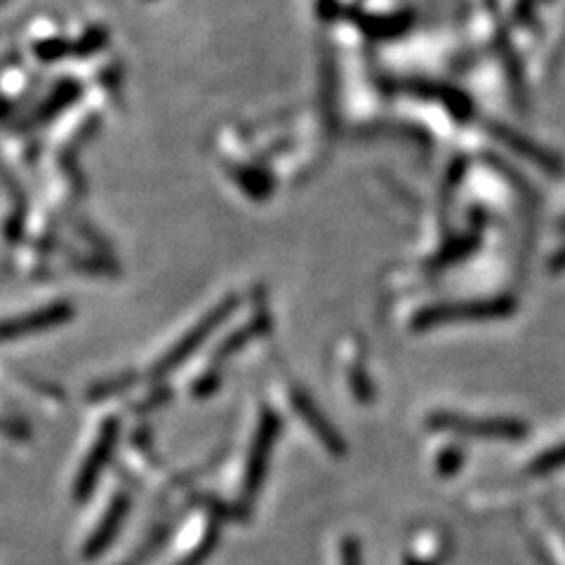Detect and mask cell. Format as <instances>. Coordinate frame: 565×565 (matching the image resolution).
Segmentation results:
<instances>
[{"label":"cell","mask_w":565,"mask_h":565,"mask_svg":"<svg viewBox=\"0 0 565 565\" xmlns=\"http://www.w3.org/2000/svg\"><path fill=\"white\" fill-rule=\"evenodd\" d=\"M427 427L434 431H448V434L478 438V441H504L518 443L528 438L530 427L521 420L509 417H495V420H478V417H464L460 412L438 410L427 417Z\"/></svg>","instance_id":"6da1fadb"},{"label":"cell","mask_w":565,"mask_h":565,"mask_svg":"<svg viewBox=\"0 0 565 565\" xmlns=\"http://www.w3.org/2000/svg\"><path fill=\"white\" fill-rule=\"evenodd\" d=\"M278 434H281V420L274 410L264 408L262 417H259V427L255 431V441H252L248 467H245V483H243V495L255 497L259 493V485L267 478V467L271 460V450Z\"/></svg>","instance_id":"7a4b0ae2"},{"label":"cell","mask_w":565,"mask_h":565,"mask_svg":"<svg viewBox=\"0 0 565 565\" xmlns=\"http://www.w3.org/2000/svg\"><path fill=\"white\" fill-rule=\"evenodd\" d=\"M514 311L511 299H497V302H474L457 304V307H434L424 309L420 316L412 321L415 330H429L436 325L460 323V321H485V318H502Z\"/></svg>","instance_id":"3957f363"},{"label":"cell","mask_w":565,"mask_h":565,"mask_svg":"<svg viewBox=\"0 0 565 565\" xmlns=\"http://www.w3.org/2000/svg\"><path fill=\"white\" fill-rule=\"evenodd\" d=\"M292 405H295L297 415L309 424V429L314 431L318 441L325 445V450H328L332 457L347 455V443H344L342 434H339V431L328 422V417H325L323 412L318 410L314 398H311L307 391H304V389L292 391Z\"/></svg>","instance_id":"277c9868"},{"label":"cell","mask_w":565,"mask_h":565,"mask_svg":"<svg viewBox=\"0 0 565 565\" xmlns=\"http://www.w3.org/2000/svg\"><path fill=\"white\" fill-rule=\"evenodd\" d=\"M565 467V443L556 445L547 452H542L540 457H535L533 464H530V474L533 476H547L554 474V471Z\"/></svg>","instance_id":"5b68a950"},{"label":"cell","mask_w":565,"mask_h":565,"mask_svg":"<svg viewBox=\"0 0 565 565\" xmlns=\"http://www.w3.org/2000/svg\"><path fill=\"white\" fill-rule=\"evenodd\" d=\"M349 384L358 403L361 405L375 403V387H372L368 372H365L363 365H354V368L349 370Z\"/></svg>","instance_id":"8992f818"},{"label":"cell","mask_w":565,"mask_h":565,"mask_svg":"<svg viewBox=\"0 0 565 565\" xmlns=\"http://www.w3.org/2000/svg\"><path fill=\"white\" fill-rule=\"evenodd\" d=\"M464 464V452L462 448H445L441 455H438V462H436V469H438V474L441 476H455L457 471H460V467Z\"/></svg>","instance_id":"52a82bcc"},{"label":"cell","mask_w":565,"mask_h":565,"mask_svg":"<svg viewBox=\"0 0 565 565\" xmlns=\"http://www.w3.org/2000/svg\"><path fill=\"white\" fill-rule=\"evenodd\" d=\"M342 565H363V547L356 537L342 542Z\"/></svg>","instance_id":"ba28073f"},{"label":"cell","mask_w":565,"mask_h":565,"mask_svg":"<svg viewBox=\"0 0 565 565\" xmlns=\"http://www.w3.org/2000/svg\"><path fill=\"white\" fill-rule=\"evenodd\" d=\"M405 565H441V561H420V558H405Z\"/></svg>","instance_id":"9c48e42d"}]
</instances>
